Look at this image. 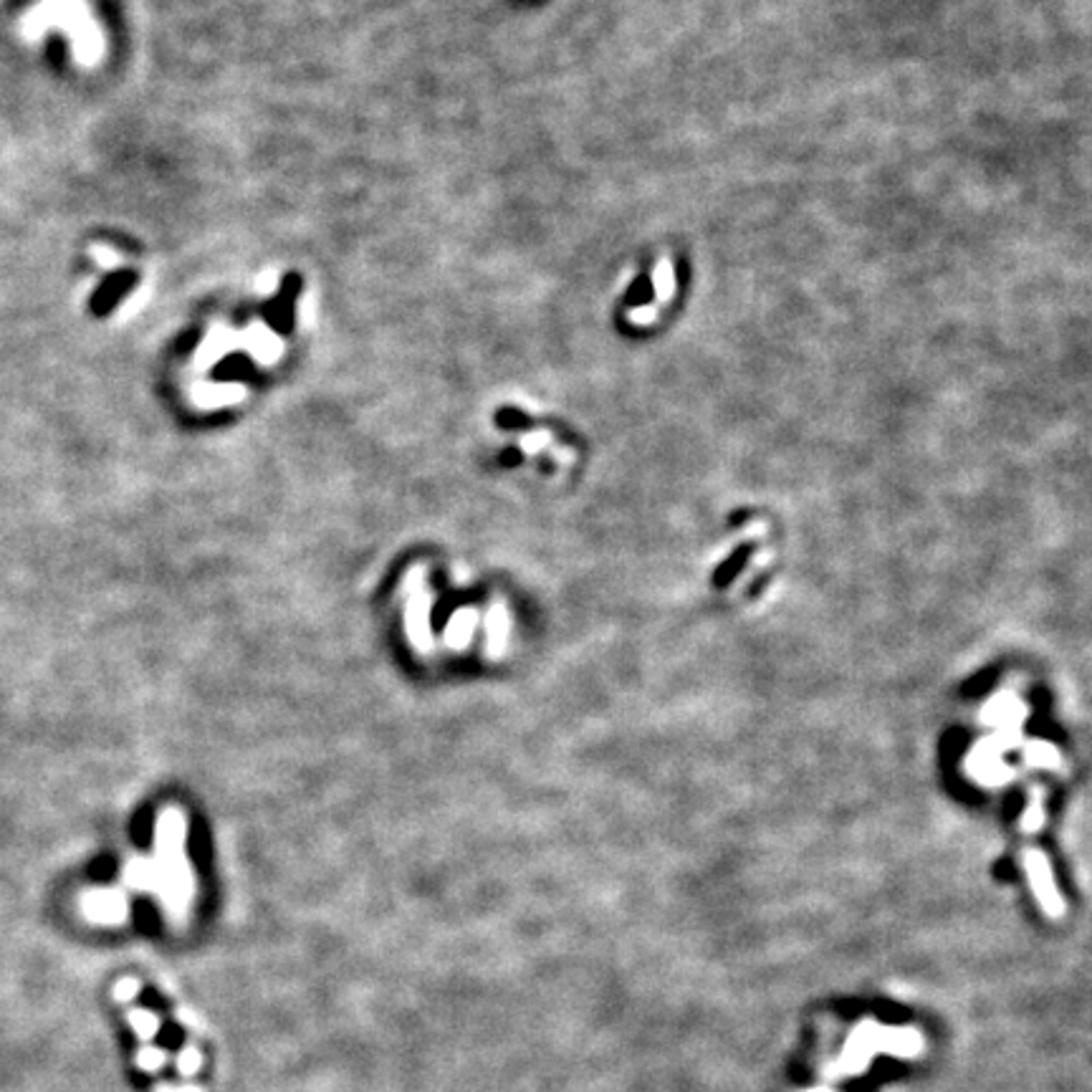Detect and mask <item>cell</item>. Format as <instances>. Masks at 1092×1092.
<instances>
[{
	"label": "cell",
	"instance_id": "6da1fadb",
	"mask_svg": "<svg viewBox=\"0 0 1092 1092\" xmlns=\"http://www.w3.org/2000/svg\"><path fill=\"white\" fill-rule=\"evenodd\" d=\"M880 1024L873 1020H863L855 1024V1029L847 1037L845 1047H842L840 1057H837L832 1065L824 1069V1078L828 1080H845V1078H860L870 1065H873L875 1055H880L878 1044Z\"/></svg>",
	"mask_w": 1092,
	"mask_h": 1092
},
{
	"label": "cell",
	"instance_id": "7a4b0ae2",
	"mask_svg": "<svg viewBox=\"0 0 1092 1092\" xmlns=\"http://www.w3.org/2000/svg\"><path fill=\"white\" fill-rule=\"evenodd\" d=\"M1024 868H1027L1032 891H1034V896H1037L1039 905H1042L1047 918L1060 921L1062 915H1065V901H1062L1055 880H1052L1047 860L1039 855V852H1027V855H1024Z\"/></svg>",
	"mask_w": 1092,
	"mask_h": 1092
},
{
	"label": "cell",
	"instance_id": "3957f363",
	"mask_svg": "<svg viewBox=\"0 0 1092 1092\" xmlns=\"http://www.w3.org/2000/svg\"><path fill=\"white\" fill-rule=\"evenodd\" d=\"M880 1055L898 1057V1060H918L926 1050V1039L915 1027H882L878 1034Z\"/></svg>",
	"mask_w": 1092,
	"mask_h": 1092
},
{
	"label": "cell",
	"instance_id": "277c9868",
	"mask_svg": "<svg viewBox=\"0 0 1092 1092\" xmlns=\"http://www.w3.org/2000/svg\"><path fill=\"white\" fill-rule=\"evenodd\" d=\"M134 286H137V274H134V271H117V274H112L104 284L96 288L92 302H89V309H92L94 316H110Z\"/></svg>",
	"mask_w": 1092,
	"mask_h": 1092
},
{
	"label": "cell",
	"instance_id": "5b68a950",
	"mask_svg": "<svg viewBox=\"0 0 1092 1092\" xmlns=\"http://www.w3.org/2000/svg\"><path fill=\"white\" fill-rule=\"evenodd\" d=\"M802 1092H835V1090H830V1088H814V1090H802Z\"/></svg>",
	"mask_w": 1092,
	"mask_h": 1092
}]
</instances>
